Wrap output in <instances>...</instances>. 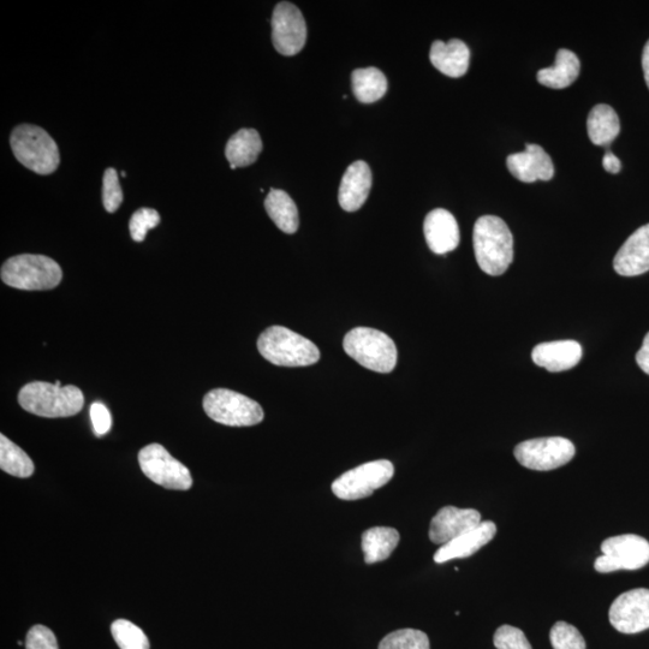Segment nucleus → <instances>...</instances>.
I'll return each instance as SVG.
<instances>
[{"label": "nucleus", "mask_w": 649, "mask_h": 649, "mask_svg": "<svg viewBox=\"0 0 649 649\" xmlns=\"http://www.w3.org/2000/svg\"><path fill=\"white\" fill-rule=\"evenodd\" d=\"M103 202L105 210L109 213L116 212L123 202V192L117 171L109 168L105 171L103 180Z\"/></svg>", "instance_id": "72a5a7b5"}, {"label": "nucleus", "mask_w": 649, "mask_h": 649, "mask_svg": "<svg viewBox=\"0 0 649 649\" xmlns=\"http://www.w3.org/2000/svg\"><path fill=\"white\" fill-rule=\"evenodd\" d=\"M497 534L496 523L482 521L480 525L466 534L461 535L450 543L443 545L434 555V562L443 564L452 559L468 558L473 556L482 547L491 543Z\"/></svg>", "instance_id": "6ab92c4d"}, {"label": "nucleus", "mask_w": 649, "mask_h": 649, "mask_svg": "<svg viewBox=\"0 0 649 649\" xmlns=\"http://www.w3.org/2000/svg\"><path fill=\"white\" fill-rule=\"evenodd\" d=\"M261 151H263V141L259 133L255 129H241L228 141L225 156L229 160L230 168L235 170L254 164Z\"/></svg>", "instance_id": "4be33fe9"}, {"label": "nucleus", "mask_w": 649, "mask_h": 649, "mask_svg": "<svg viewBox=\"0 0 649 649\" xmlns=\"http://www.w3.org/2000/svg\"><path fill=\"white\" fill-rule=\"evenodd\" d=\"M613 269L623 277L649 271V224L641 226L625 241L613 260Z\"/></svg>", "instance_id": "dca6fc26"}, {"label": "nucleus", "mask_w": 649, "mask_h": 649, "mask_svg": "<svg viewBox=\"0 0 649 649\" xmlns=\"http://www.w3.org/2000/svg\"><path fill=\"white\" fill-rule=\"evenodd\" d=\"M343 347L345 353L369 371L390 373L396 367V345L384 332L356 327L345 336Z\"/></svg>", "instance_id": "423d86ee"}, {"label": "nucleus", "mask_w": 649, "mask_h": 649, "mask_svg": "<svg viewBox=\"0 0 649 649\" xmlns=\"http://www.w3.org/2000/svg\"><path fill=\"white\" fill-rule=\"evenodd\" d=\"M400 533L395 528L373 527L362 534V551L366 564L386 561L400 543Z\"/></svg>", "instance_id": "b1692460"}, {"label": "nucleus", "mask_w": 649, "mask_h": 649, "mask_svg": "<svg viewBox=\"0 0 649 649\" xmlns=\"http://www.w3.org/2000/svg\"><path fill=\"white\" fill-rule=\"evenodd\" d=\"M160 224V214L153 208H141L133 214L129 222L130 235L135 242H144L147 231L157 228Z\"/></svg>", "instance_id": "2f4dec72"}, {"label": "nucleus", "mask_w": 649, "mask_h": 649, "mask_svg": "<svg viewBox=\"0 0 649 649\" xmlns=\"http://www.w3.org/2000/svg\"><path fill=\"white\" fill-rule=\"evenodd\" d=\"M0 277L11 288L51 290L62 282L63 272L61 266L49 256L21 254L5 261Z\"/></svg>", "instance_id": "39448f33"}, {"label": "nucleus", "mask_w": 649, "mask_h": 649, "mask_svg": "<svg viewBox=\"0 0 649 649\" xmlns=\"http://www.w3.org/2000/svg\"><path fill=\"white\" fill-rule=\"evenodd\" d=\"M265 208L273 223L285 234H295L299 229V211L294 200L284 190L271 189L265 200Z\"/></svg>", "instance_id": "a878e982"}, {"label": "nucleus", "mask_w": 649, "mask_h": 649, "mask_svg": "<svg viewBox=\"0 0 649 649\" xmlns=\"http://www.w3.org/2000/svg\"><path fill=\"white\" fill-rule=\"evenodd\" d=\"M493 643L497 649H533L525 633L511 625L499 627L494 634Z\"/></svg>", "instance_id": "473e14b6"}, {"label": "nucleus", "mask_w": 649, "mask_h": 649, "mask_svg": "<svg viewBox=\"0 0 649 649\" xmlns=\"http://www.w3.org/2000/svg\"><path fill=\"white\" fill-rule=\"evenodd\" d=\"M19 403L26 412L41 418H70L81 412L85 406V396L74 385L58 386L45 381H33L22 387Z\"/></svg>", "instance_id": "f03ea898"}, {"label": "nucleus", "mask_w": 649, "mask_h": 649, "mask_svg": "<svg viewBox=\"0 0 649 649\" xmlns=\"http://www.w3.org/2000/svg\"><path fill=\"white\" fill-rule=\"evenodd\" d=\"M506 165L512 176L525 183L550 181L555 176L551 157L539 145L527 144L526 151L511 154Z\"/></svg>", "instance_id": "2eb2a0df"}, {"label": "nucleus", "mask_w": 649, "mask_h": 649, "mask_svg": "<svg viewBox=\"0 0 649 649\" xmlns=\"http://www.w3.org/2000/svg\"><path fill=\"white\" fill-rule=\"evenodd\" d=\"M395 467L390 461L379 460L348 470L333 481L332 492L342 500H359L372 496L375 490L389 484Z\"/></svg>", "instance_id": "6e6552de"}, {"label": "nucleus", "mask_w": 649, "mask_h": 649, "mask_svg": "<svg viewBox=\"0 0 649 649\" xmlns=\"http://www.w3.org/2000/svg\"><path fill=\"white\" fill-rule=\"evenodd\" d=\"M636 362L642 371L649 375V332L645 339H643L641 349L637 351Z\"/></svg>", "instance_id": "e433bc0d"}, {"label": "nucleus", "mask_w": 649, "mask_h": 649, "mask_svg": "<svg viewBox=\"0 0 649 649\" xmlns=\"http://www.w3.org/2000/svg\"><path fill=\"white\" fill-rule=\"evenodd\" d=\"M372 171L367 163L355 162L349 166L339 187V205L347 212H355L365 205L372 189Z\"/></svg>", "instance_id": "a211bd4d"}, {"label": "nucleus", "mask_w": 649, "mask_h": 649, "mask_svg": "<svg viewBox=\"0 0 649 649\" xmlns=\"http://www.w3.org/2000/svg\"><path fill=\"white\" fill-rule=\"evenodd\" d=\"M587 129L594 145L609 146L621 132V123L611 106L600 104L589 113Z\"/></svg>", "instance_id": "393cba45"}, {"label": "nucleus", "mask_w": 649, "mask_h": 649, "mask_svg": "<svg viewBox=\"0 0 649 649\" xmlns=\"http://www.w3.org/2000/svg\"><path fill=\"white\" fill-rule=\"evenodd\" d=\"M208 418L230 427H249L264 420V410L258 402L228 389L208 392L204 398Z\"/></svg>", "instance_id": "0eeeda50"}, {"label": "nucleus", "mask_w": 649, "mask_h": 649, "mask_svg": "<svg viewBox=\"0 0 649 649\" xmlns=\"http://www.w3.org/2000/svg\"><path fill=\"white\" fill-rule=\"evenodd\" d=\"M378 649H431V645L424 631L401 629L386 635Z\"/></svg>", "instance_id": "c756f323"}, {"label": "nucleus", "mask_w": 649, "mask_h": 649, "mask_svg": "<svg viewBox=\"0 0 649 649\" xmlns=\"http://www.w3.org/2000/svg\"><path fill=\"white\" fill-rule=\"evenodd\" d=\"M603 166L607 172H610V174L613 175L618 174L622 169L621 160H619L611 151L606 152L603 159Z\"/></svg>", "instance_id": "4c0bfd02"}, {"label": "nucleus", "mask_w": 649, "mask_h": 649, "mask_svg": "<svg viewBox=\"0 0 649 649\" xmlns=\"http://www.w3.org/2000/svg\"><path fill=\"white\" fill-rule=\"evenodd\" d=\"M601 555L594 563L601 574L618 570H637L649 563V543L639 535L625 534L606 539L601 544Z\"/></svg>", "instance_id": "1a4fd4ad"}, {"label": "nucleus", "mask_w": 649, "mask_h": 649, "mask_svg": "<svg viewBox=\"0 0 649 649\" xmlns=\"http://www.w3.org/2000/svg\"><path fill=\"white\" fill-rule=\"evenodd\" d=\"M474 252L480 269L490 276H502L514 260V238L509 226L496 216L478 219L473 234Z\"/></svg>", "instance_id": "f257e3e1"}, {"label": "nucleus", "mask_w": 649, "mask_h": 649, "mask_svg": "<svg viewBox=\"0 0 649 649\" xmlns=\"http://www.w3.org/2000/svg\"><path fill=\"white\" fill-rule=\"evenodd\" d=\"M139 463L148 479L168 490L188 491L193 486L189 469L172 457L163 445L145 446L139 452Z\"/></svg>", "instance_id": "9d476101"}, {"label": "nucleus", "mask_w": 649, "mask_h": 649, "mask_svg": "<svg viewBox=\"0 0 649 649\" xmlns=\"http://www.w3.org/2000/svg\"><path fill=\"white\" fill-rule=\"evenodd\" d=\"M111 633L121 649H150L146 634L132 622L118 619L111 625Z\"/></svg>", "instance_id": "c85d7f7f"}, {"label": "nucleus", "mask_w": 649, "mask_h": 649, "mask_svg": "<svg viewBox=\"0 0 649 649\" xmlns=\"http://www.w3.org/2000/svg\"><path fill=\"white\" fill-rule=\"evenodd\" d=\"M430 59L440 73L457 79L469 69L470 51L461 40L452 39L449 43L437 40L432 44Z\"/></svg>", "instance_id": "412c9836"}, {"label": "nucleus", "mask_w": 649, "mask_h": 649, "mask_svg": "<svg viewBox=\"0 0 649 649\" xmlns=\"http://www.w3.org/2000/svg\"><path fill=\"white\" fill-rule=\"evenodd\" d=\"M612 627L623 634H637L649 629V589L625 592L613 601L609 612Z\"/></svg>", "instance_id": "ddd939ff"}, {"label": "nucleus", "mask_w": 649, "mask_h": 649, "mask_svg": "<svg viewBox=\"0 0 649 649\" xmlns=\"http://www.w3.org/2000/svg\"><path fill=\"white\" fill-rule=\"evenodd\" d=\"M481 522L479 511L444 506L432 518L430 539L433 544L443 546L461 537V535L473 531Z\"/></svg>", "instance_id": "4468645a"}, {"label": "nucleus", "mask_w": 649, "mask_h": 649, "mask_svg": "<svg viewBox=\"0 0 649 649\" xmlns=\"http://www.w3.org/2000/svg\"><path fill=\"white\" fill-rule=\"evenodd\" d=\"M575 454V445L562 437L526 440L515 448L517 462L538 472L561 468L573 460Z\"/></svg>", "instance_id": "9b49d317"}, {"label": "nucleus", "mask_w": 649, "mask_h": 649, "mask_svg": "<svg viewBox=\"0 0 649 649\" xmlns=\"http://www.w3.org/2000/svg\"><path fill=\"white\" fill-rule=\"evenodd\" d=\"M89 414H91L95 436L103 437L106 433H109L112 427V416L110 410L107 409L104 403H93L91 410H89Z\"/></svg>", "instance_id": "c9c22d12"}, {"label": "nucleus", "mask_w": 649, "mask_h": 649, "mask_svg": "<svg viewBox=\"0 0 649 649\" xmlns=\"http://www.w3.org/2000/svg\"><path fill=\"white\" fill-rule=\"evenodd\" d=\"M424 232L428 247L438 255L452 252L461 241L457 220L443 208H437L427 214Z\"/></svg>", "instance_id": "f3484780"}, {"label": "nucleus", "mask_w": 649, "mask_h": 649, "mask_svg": "<svg viewBox=\"0 0 649 649\" xmlns=\"http://www.w3.org/2000/svg\"><path fill=\"white\" fill-rule=\"evenodd\" d=\"M553 649H586V641L579 629L567 622H557L550 631Z\"/></svg>", "instance_id": "7c9ffc66"}, {"label": "nucleus", "mask_w": 649, "mask_h": 649, "mask_svg": "<svg viewBox=\"0 0 649 649\" xmlns=\"http://www.w3.org/2000/svg\"><path fill=\"white\" fill-rule=\"evenodd\" d=\"M259 353L276 366H311L320 359V351L312 341L283 326H272L258 339Z\"/></svg>", "instance_id": "7ed1b4c3"}, {"label": "nucleus", "mask_w": 649, "mask_h": 649, "mask_svg": "<svg viewBox=\"0 0 649 649\" xmlns=\"http://www.w3.org/2000/svg\"><path fill=\"white\" fill-rule=\"evenodd\" d=\"M272 41L283 56H295L306 45L307 26L301 10L293 3L277 5L272 16Z\"/></svg>", "instance_id": "f8f14e48"}, {"label": "nucleus", "mask_w": 649, "mask_h": 649, "mask_svg": "<svg viewBox=\"0 0 649 649\" xmlns=\"http://www.w3.org/2000/svg\"><path fill=\"white\" fill-rule=\"evenodd\" d=\"M580 59L574 52L559 50L556 64L538 71L537 79L541 85L552 89H564L573 85L580 74Z\"/></svg>", "instance_id": "5701e85b"}, {"label": "nucleus", "mask_w": 649, "mask_h": 649, "mask_svg": "<svg viewBox=\"0 0 649 649\" xmlns=\"http://www.w3.org/2000/svg\"><path fill=\"white\" fill-rule=\"evenodd\" d=\"M0 468L3 472L21 479L29 478L35 470L31 457L4 434L0 436Z\"/></svg>", "instance_id": "cd10ccee"}, {"label": "nucleus", "mask_w": 649, "mask_h": 649, "mask_svg": "<svg viewBox=\"0 0 649 649\" xmlns=\"http://www.w3.org/2000/svg\"><path fill=\"white\" fill-rule=\"evenodd\" d=\"M582 347L575 341H557L537 345L533 349L532 359L535 365L552 373L569 371L579 365L582 359Z\"/></svg>", "instance_id": "aec40b11"}, {"label": "nucleus", "mask_w": 649, "mask_h": 649, "mask_svg": "<svg viewBox=\"0 0 649 649\" xmlns=\"http://www.w3.org/2000/svg\"><path fill=\"white\" fill-rule=\"evenodd\" d=\"M26 649H59L56 635L45 625H34L28 631Z\"/></svg>", "instance_id": "f704fd0d"}, {"label": "nucleus", "mask_w": 649, "mask_h": 649, "mask_svg": "<svg viewBox=\"0 0 649 649\" xmlns=\"http://www.w3.org/2000/svg\"><path fill=\"white\" fill-rule=\"evenodd\" d=\"M642 68H643V74H645V80H646L647 86L649 88V40H648V43L645 46V49H643Z\"/></svg>", "instance_id": "58836bf2"}, {"label": "nucleus", "mask_w": 649, "mask_h": 649, "mask_svg": "<svg viewBox=\"0 0 649 649\" xmlns=\"http://www.w3.org/2000/svg\"><path fill=\"white\" fill-rule=\"evenodd\" d=\"M10 144L16 159L35 174L50 175L61 163L56 141L37 125L16 127L11 133Z\"/></svg>", "instance_id": "20e7f679"}, {"label": "nucleus", "mask_w": 649, "mask_h": 649, "mask_svg": "<svg viewBox=\"0 0 649 649\" xmlns=\"http://www.w3.org/2000/svg\"><path fill=\"white\" fill-rule=\"evenodd\" d=\"M353 91L362 104H372L384 97L387 91L386 76L377 68L356 69L351 75Z\"/></svg>", "instance_id": "bb28decb"}]
</instances>
